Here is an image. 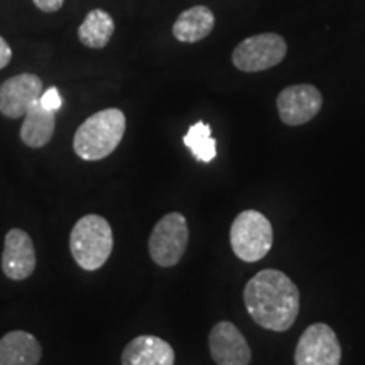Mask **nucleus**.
Listing matches in <instances>:
<instances>
[{"mask_svg": "<svg viewBox=\"0 0 365 365\" xmlns=\"http://www.w3.org/2000/svg\"><path fill=\"white\" fill-rule=\"evenodd\" d=\"M39 103L43 105L44 108H48V110L58 112L63 105V98H61V95H59V90L56 88V86H51V88L46 90L44 93L41 95Z\"/></svg>", "mask_w": 365, "mask_h": 365, "instance_id": "obj_18", "label": "nucleus"}, {"mask_svg": "<svg viewBox=\"0 0 365 365\" xmlns=\"http://www.w3.org/2000/svg\"><path fill=\"white\" fill-rule=\"evenodd\" d=\"M36 269V249L27 232L11 228L4 240L2 271L9 279L24 281L33 276Z\"/></svg>", "mask_w": 365, "mask_h": 365, "instance_id": "obj_11", "label": "nucleus"}, {"mask_svg": "<svg viewBox=\"0 0 365 365\" xmlns=\"http://www.w3.org/2000/svg\"><path fill=\"white\" fill-rule=\"evenodd\" d=\"M125 115L118 108H105L90 115L75 132L73 149L83 161L108 158L125 134Z\"/></svg>", "mask_w": 365, "mask_h": 365, "instance_id": "obj_2", "label": "nucleus"}, {"mask_svg": "<svg viewBox=\"0 0 365 365\" xmlns=\"http://www.w3.org/2000/svg\"><path fill=\"white\" fill-rule=\"evenodd\" d=\"M208 349L217 365H249L252 350L242 331L230 322H218L208 335Z\"/></svg>", "mask_w": 365, "mask_h": 365, "instance_id": "obj_10", "label": "nucleus"}, {"mask_svg": "<svg viewBox=\"0 0 365 365\" xmlns=\"http://www.w3.org/2000/svg\"><path fill=\"white\" fill-rule=\"evenodd\" d=\"M299 301L298 286L276 269L257 272L244 287V303L250 318L271 331H286L294 325Z\"/></svg>", "mask_w": 365, "mask_h": 365, "instance_id": "obj_1", "label": "nucleus"}, {"mask_svg": "<svg viewBox=\"0 0 365 365\" xmlns=\"http://www.w3.org/2000/svg\"><path fill=\"white\" fill-rule=\"evenodd\" d=\"M190 242L185 215L173 212L156 223L149 237V255L159 267H173L181 261Z\"/></svg>", "mask_w": 365, "mask_h": 365, "instance_id": "obj_5", "label": "nucleus"}, {"mask_svg": "<svg viewBox=\"0 0 365 365\" xmlns=\"http://www.w3.org/2000/svg\"><path fill=\"white\" fill-rule=\"evenodd\" d=\"M43 95V81L34 73H21L0 85V113L7 118H21Z\"/></svg>", "mask_w": 365, "mask_h": 365, "instance_id": "obj_9", "label": "nucleus"}, {"mask_svg": "<svg viewBox=\"0 0 365 365\" xmlns=\"http://www.w3.org/2000/svg\"><path fill=\"white\" fill-rule=\"evenodd\" d=\"M272 240L271 222L257 210L239 213L230 227L232 250L244 262H257L266 257L272 247Z\"/></svg>", "mask_w": 365, "mask_h": 365, "instance_id": "obj_4", "label": "nucleus"}, {"mask_svg": "<svg viewBox=\"0 0 365 365\" xmlns=\"http://www.w3.org/2000/svg\"><path fill=\"white\" fill-rule=\"evenodd\" d=\"M12 59V49L6 39L0 36V70H4Z\"/></svg>", "mask_w": 365, "mask_h": 365, "instance_id": "obj_20", "label": "nucleus"}, {"mask_svg": "<svg viewBox=\"0 0 365 365\" xmlns=\"http://www.w3.org/2000/svg\"><path fill=\"white\" fill-rule=\"evenodd\" d=\"M323 97L317 86L309 83L291 85L277 97V112L286 125H303L322 110Z\"/></svg>", "mask_w": 365, "mask_h": 365, "instance_id": "obj_8", "label": "nucleus"}, {"mask_svg": "<svg viewBox=\"0 0 365 365\" xmlns=\"http://www.w3.org/2000/svg\"><path fill=\"white\" fill-rule=\"evenodd\" d=\"M182 143L191 150V154L202 163L213 161L217 156V143L212 137V129L205 122H196L195 125H191Z\"/></svg>", "mask_w": 365, "mask_h": 365, "instance_id": "obj_17", "label": "nucleus"}, {"mask_svg": "<svg viewBox=\"0 0 365 365\" xmlns=\"http://www.w3.org/2000/svg\"><path fill=\"white\" fill-rule=\"evenodd\" d=\"M56 112L48 110L39 102L33 105L24 115L21 127V140L27 148L41 149L53 139L56 129Z\"/></svg>", "mask_w": 365, "mask_h": 365, "instance_id": "obj_15", "label": "nucleus"}, {"mask_svg": "<svg viewBox=\"0 0 365 365\" xmlns=\"http://www.w3.org/2000/svg\"><path fill=\"white\" fill-rule=\"evenodd\" d=\"M70 250L81 269L98 271L113 250L110 223L100 215L81 217L70 234Z\"/></svg>", "mask_w": 365, "mask_h": 365, "instance_id": "obj_3", "label": "nucleus"}, {"mask_svg": "<svg viewBox=\"0 0 365 365\" xmlns=\"http://www.w3.org/2000/svg\"><path fill=\"white\" fill-rule=\"evenodd\" d=\"M43 359V346L33 333L9 331L0 339V365H38Z\"/></svg>", "mask_w": 365, "mask_h": 365, "instance_id": "obj_13", "label": "nucleus"}, {"mask_svg": "<svg viewBox=\"0 0 365 365\" xmlns=\"http://www.w3.org/2000/svg\"><path fill=\"white\" fill-rule=\"evenodd\" d=\"M341 345L327 323L308 327L296 345L294 365H340Z\"/></svg>", "mask_w": 365, "mask_h": 365, "instance_id": "obj_7", "label": "nucleus"}, {"mask_svg": "<svg viewBox=\"0 0 365 365\" xmlns=\"http://www.w3.org/2000/svg\"><path fill=\"white\" fill-rule=\"evenodd\" d=\"M286 54L287 44L282 36L262 33L242 41L232 53V63L244 73H259L279 65Z\"/></svg>", "mask_w": 365, "mask_h": 365, "instance_id": "obj_6", "label": "nucleus"}, {"mask_svg": "<svg viewBox=\"0 0 365 365\" xmlns=\"http://www.w3.org/2000/svg\"><path fill=\"white\" fill-rule=\"evenodd\" d=\"M175 350L166 340L154 335H139L125 345L122 365H175Z\"/></svg>", "mask_w": 365, "mask_h": 365, "instance_id": "obj_12", "label": "nucleus"}, {"mask_svg": "<svg viewBox=\"0 0 365 365\" xmlns=\"http://www.w3.org/2000/svg\"><path fill=\"white\" fill-rule=\"evenodd\" d=\"M215 27V16L207 6H195L182 11L175 24H173V36L180 43H198L207 38Z\"/></svg>", "mask_w": 365, "mask_h": 365, "instance_id": "obj_14", "label": "nucleus"}, {"mask_svg": "<svg viewBox=\"0 0 365 365\" xmlns=\"http://www.w3.org/2000/svg\"><path fill=\"white\" fill-rule=\"evenodd\" d=\"M34 6L46 14L58 12L59 9L65 6V0H33Z\"/></svg>", "mask_w": 365, "mask_h": 365, "instance_id": "obj_19", "label": "nucleus"}, {"mask_svg": "<svg viewBox=\"0 0 365 365\" xmlns=\"http://www.w3.org/2000/svg\"><path fill=\"white\" fill-rule=\"evenodd\" d=\"M115 24L112 16L102 9H93L86 14L85 21L78 27L80 43L90 49H102L110 43Z\"/></svg>", "mask_w": 365, "mask_h": 365, "instance_id": "obj_16", "label": "nucleus"}]
</instances>
